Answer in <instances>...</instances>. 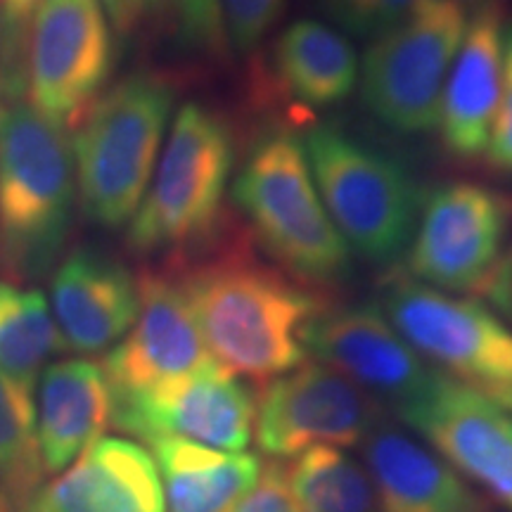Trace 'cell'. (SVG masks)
Returning <instances> with one entry per match:
<instances>
[{"mask_svg": "<svg viewBox=\"0 0 512 512\" xmlns=\"http://www.w3.org/2000/svg\"><path fill=\"white\" fill-rule=\"evenodd\" d=\"M211 358L233 377L273 380L302 366L323 297L247 245L221 247L176 278Z\"/></svg>", "mask_w": 512, "mask_h": 512, "instance_id": "obj_1", "label": "cell"}, {"mask_svg": "<svg viewBox=\"0 0 512 512\" xmlns=\"http://www.w3.org/2000/svg\"><path fill=\"white\" fill-rule=\"evenodd\" d=\"M74 147L27 100H0V254L41 275L62 252L76 207Z\"/></svg>", "mask_w": 512, "mask_h": 512, "instance_id": "obj_2", "label": "cell"}, {"mask_svg": "<svg viewBox=\"0 0 512 512\" xmlns=\"http://www.w3.org/2000/svg\"><path fill=\"white\" fill-rule=\"evenodd\" d=\"M176 91L157 74H131L102 93L72 140L81 207L102 228L133 219L162 155Z\"/></svg>", "mask_w": 512, "mask_h": 512, "instance_id": "obj_3", "label": "cell"}, {"mask_svg": "<svg viewBox=\"0 0 512 512\" xmlns=\"http://www.w3.org/2000/svg\"><path fill=\"white\" fill-rule=\"evenodd\" d=\"M302 147L349 249L370 264H392L408 252L427 192L399 159L332 124L311 128Z\"/></svg>", "mask_w": 512, "mask_h": 512, "instance_id": "obj_4", "label": "cell"}, {"mask_svg": "<svg viewBox=\"0 0 512 512\" xmlns=\"http://www.w3.org/2000/svg\"><path fill=\"white\" fill-rule=\"evenodd\" d=\"M233 200L278 266L302 283L328 285L349 273V247L313 183L304 147L290 133L254 145L233 181Z\"/></svg>", "mask_w": 512, "mask_h": 512, "instance_id": "obj_5", "label": "cell"}, {"mask_svg": "<svg viewBox=\"0 0 512 512\" xmlns=\"http://www.w3.org/2000/svg\"><path fill=\"white\" fill-rule=\"evenodd\" d=\"M235 169L228 121L200 102L178 110L126 242L138 254L190 249L221 221Z\"/></svg>", "mask_w": 512, "mask_h": 512, "instance_id": "obj_6", "label": "cell"}, {"mask_svg": "<svg viewBox=\"0 0 512 512\" xmlns=\"http://www.w3.org/2000/svg\"><path fill=\"white\" fill-rule=\"evenodd\" d=\"M472 0H418L370 38L358 88L373 117L403 136L439 126L444 86L472 17Z\"/></svg>", "mask_w": 512, "mask_h": 512, "instance_id": "obj_7", "label": "cell"}, {"mask_svg": "<svg viewBox=\"0 0 512 512\" xmlns=\"http://www.w3.org/2000/svg\"><path fill=\"white\" fill-rule=\"evenodd\" d=\"M380 309L432 368L491 399L512 389V330L484 304L396 275Z\"/></svg>", "mask_w": 512, "mask_h": 512, "instance_id": "obj_8", "label": "cell"}, {"mask_svg": "<svg viewBox=\"0 0 512 512\" xmlns=\"http://www.w3.org/2000/svg\"><path fill=\"white\" fill-rule=\"evenodd\" d=\"M510 226L508 202L479 183L456 181L432 190L408 245V273L451 294H494Z\"/></svg>", "mask_w": 512, "mask_h": 512, "instance_id": "obj_9", "label": "cell"}, {"mask_svg": "<svg viewBox=\"0 0 512 512\" xmlns=\"http://www.w3.org/2000/svg\"><path fill=\"white\" fill-rule=\"evenodd\" d=\"M110 24L98 0H46L31 22L24 93L36 112L64 131L81 124L110 81Z\"/></svg>", "mask_w": 512, "mask_h": 512, "instance_id": "obj_10", "label": "cell"}, {"mask_svg": "<svg viewBox=\"0 0 512 512\" xmlns=\"http://www.w3.org/2000/svg\"><path fill=\"white\" fill-rule=\"evenodd\" d=\"M380 420V403L318 361L268 380L254 401V439L271 458L361 446Z\"/></svg>", "mask_w": 512, "mask_h": 512, "instance_id": "obj_11", "label": "cell"}, {"mask_svg": "<svg viewBox=\"0 0 512 512\" xmlns=\"http://www.w3.org/2000/svg\"><path fill=\"white\" fill-rule=\"evenodd\" d=\"M112 425L147 444L169 437L247 451L254 439V399L238 377L211 366L143 392L117 394Z\"/></svg>", "mask_w": 512, "mask_h": 512, "instance_id": "obj_12", "label": "cell"}, {"mask_svg": "<svg viewBox=\"0 0 512 512\" xmlns=\"http://www.w3.org/2000/svg\"><path fill=\"white\" fill-rule=\"evenodd\" d=\"M399 418L467 482L512 510V413L444 373L403 406Z\"/></svg>", "mask_w": 512, "mask_h": 512, "instance_id": "obj_13", "label": "cell"}, {"mask_svg": "<svg viewBox=\"0 0 512 512\" xmlns=\"http://www.w3.org/2000/svg\"><path fill=\"white\" fill-rule=\"evenodd\" d=\"M306 354L354 382L370 399L396 413L439 375L415 351L380 306L358 304L318 313L304 335Z\"/></svg>", "mask_w": 512, "mask_h": 512, "instance_id": "obj_14", "label": "cell"}, {"mask_svg": "<svg viewBox=\"0 0 512 512\" xmlns=\"http://www.w3.org/2000/svg\"><path fill=\"white\" fill-rule=\"evenodd\" d=\"M138 299V316L131 330L102 363L114 396L143 392L216 366L176 278L143 273Z\"/></svg>", "mask_w": 512, "mask_h": 512, "instance_id": "obj_15", "label": "cell"}, {"mask_svg": "<svg viewBox=\"0 0 512 512\" xmlns=\"http://www.w3.org/2000/svg\"><path fill=\"white\" fill-rule=\"evenodd\" d=\"M17 512H166V505L150 451L131 439L102 437Z\"/></svg>", "mask_w": 512, "mask_h": 512, "instance_id": "obj_16", "label": "cell"}, {"mask_svg": "<svg viewBox=\"0 0 512 512\" xmlns=\"http://www.w3.org/2000/svg\"><path fill=\"white\" fill-rule=\"evenodd\" d=\"M138 280L117 259L79 247L57 266L50 311L64 347L100 354L119 344L138 316Z\"/></svg>", "mask_w": 512, "mask_h": 512, "instance_id": "obj_17", "label": "cell"}, {"mask_svg": "<svg viewBox=\"0 0 512 512\" xmlns=\"http://www.w3.org/2000/svg\"><path fill=\"white\" fill-rule=\"evenodd\" d=\"M505 19L501 0L472 8L465 38L448 72L439 110V133L456 157H479L489 145L503 86Z\"/></svg>", "mask_w": 512, "mask_h": 512, "instance_id": "obj_18", "label": "cell"}, {"mask_svg": "<svg viewBox=\"0 0 512 512\" xmlns=\"http://www.w3.org/2000/svg\"><path fill=\"white\" fill-rule=\"evenodd\" d=\"M361 448L375 512H489L456 467L392 422H377Z\"/></svg>", "mask_w": 512, "mask_h": 512, "instance_id": "obj_19", "label": "cell"}, {"mask_svg": "<svg viewBox=\"0 0 512 512\" xmlns=\"http://www.w3.org/2000/svg\"><path fill=\"white\" fill-rule=\"evenodd\" d=\"M114 396L105 368L86 358L46 366L38 384L36 434L46 475H60L112 425Z\"/></svg>", "mask_w": 512, "mask_h": 512, "instance_id": "obj_20", "label": "cell"}, {"mask_svg": "<svg viewBox=\"0 0 512 512\" xmlns=\"http://www.w3.org/2000/svg\"><path fill=\"white\" fill-rule=\"evenodd\" d=\"M273 74L302 110H328L356 91L361 64L342 31L318 19H297L275 38Z\"/></svg>", "mask_w": 512, "mask_h": 512, "instance_id": "obj_21", "label": "cell"}, {"mask_svg": "<svg viewBox=\"0 0 512 512\" xmlns=\"http://www.w3.org/2000/svg\"><path fill=\"white\" fill-rule=\"evenodd\" d=\"M166 512H228L261 472L259 456L183 439L150 441Z\"/></svg>", "mask_w": 512, "mask_h": 512, "instance_id": "obj_22", "label": "cell"}, {"mask_svg": "<svg viewBox=\"0 0 512 512\" xmlns=\"http://www.w3.org/2000/svg\"><path fill=\"white\" fill-rule=\"evenodd\" d=\"M67 349L46 294L0 278V370L34 389L57 351Z\"/></svg>", "mask_w": 512, "mask_h": 512, "instance_id": "obj_23", "label": "cell"}, {"mask_svg": "<svg viewBox=\"0 0 512 512\" xmlns=\"http://www.w3.org/2000/svg\"><path fill=\"white\" fill-rule=\"evenodd\" d=\"M285 467L299 512H375L366 467L342 448H313Z\"/></svg>", "mask_w": 512, "mask_h": 512, "instance_id": "obj_24", "label": "cell"}, {"mask_svg": "<svg viewBox=\"0 0 512 512\" xmlns=\"http://www.w3.org/2000/svg\"><path fill=\"white\" fill-rule=\"evenodd\" d=\"M43 475L31 389L0 370V496L22 505Z\"/></svg>", "mask_w": 512, "mask_h": 512, "instance_id": "obj_25", "label": "cell"}, {"mask_svg": "<svg viewBox=\"0 0 512 512\" xmlns=\"http://www.w3.org/2000/svg\"><path fill=\"white\" fill-rule=\"evenodd\" d=\"M46 0H0V100L24 98V53L36 12Z\"/></svg>", "mask_w": 512, "mask_h": 512, "instance_id": "obj_26", "label": "cell"}, {"mask_svg": "<svg viewBox=\"0 0 512 512\" xmlns=\"http://www.w3.org/2000/svg\"><path fill=\"white\" fill-rule=\"evenodd\" d=\"M169 12L174 34L192 53L223 57L228 53L221 0H157Z\"/></svg>", "mask_w": 512, "mask_h": 512, "instance_id": "obj_27", "label": "cell"}, {"mask_svg": "<svg viewBox=\"0 0 512 512\" xmlns=\"http://www.w3.org/2000/svg\"><path fill=\"white\" fill-rule=\"evenodd\" d=\"M418 0H318L332 24L351 36L375 38L406 15Z\"/></svg>", "mask_w": 512, "mask_h": 512, "instance_id": "obj_28", "label": "cell"}, {"mask_svg": "<svg viewBox=\"0 0 512 512\" xmlns=\"http://www.w3.org/2000/svg\"><path fill=\"white\" fill-rule=\"evenodd\" d=\"M285 5L287 0H221L228 48L240 55L259 48L283 17Z\"/></svg>", "mask_w": 512, "mask_h": 512, "instance_id": "obj_29", "label": "cell"}, {"mask_svg": "<svg viewBox=\"0 0 512 512\" xmlns=\"http://www.w3.org/2000/svg\"><path fill=\"white\" fill-rule=\"evenodd\" d=\"M228 512H299L285 463L271 460L261 465L256 482Z\"/></svg>", "mask_w": 512, "mask_h": 512, "instance_id": "obj_30", "label": "cell"}, {"mask_svg": "<svg viewBox=\"0 0 512 512\" xmlns=\"http://www.w3.org/2000/svg\"><path fill=\"white\" fill-rule=\"evenodd\" d=\"M486 159L496 171L512 174V24L505 27V53H503V86L498 98L494 126H491Z\"/></svg>", "mask_w": 512, "mask_h": 512, "instance_id": "obj_31", "label": "cell"}, {"mask_svg": "<svg viewBox=\"0 0 512 512\" xmlns=\"http://www.w3.org/2000/svg\"><path fill=\"white\" fill-rule=\"evenodd\" d=\"M98 3L105 8L112 27L117 29L119 34H128V31L133 29V17L131 10H128V0H98Z\"/></svg>", "mask_w": 512, "mask_h": 512, "instance_id": "obj_32", "label": "cell"}, {"mask_svg": "<svg viewBox=\"0 0 512 512\" xmlns=\"http://www.w3.org/2000/svg\"><path fill=\"white\" fill-rule=\"evenodd\" d=\"M157 0H128V10H131V17H133V27L140 22V19L145 17V12L155 5Z\"/></svg>", "mask_w": 512, "mask_h": 512, "instance_id": "obj_33", "label": "cell"}, {"mask_svg": "<svg viewBox=\"0 0 512 512\" xmlns=\"http://www.w3.org/2000/svg\"><path fill=\"white\" fill-rule=\"evenodd\" d=\"M494 401H498L503 408H508V411L512 413V389H508V392L494 396Z\"/></svg>", "mask_w": 512, "mask_h": 512, "instance_id": "obj_34", "label": "cell"}]
</instances>
